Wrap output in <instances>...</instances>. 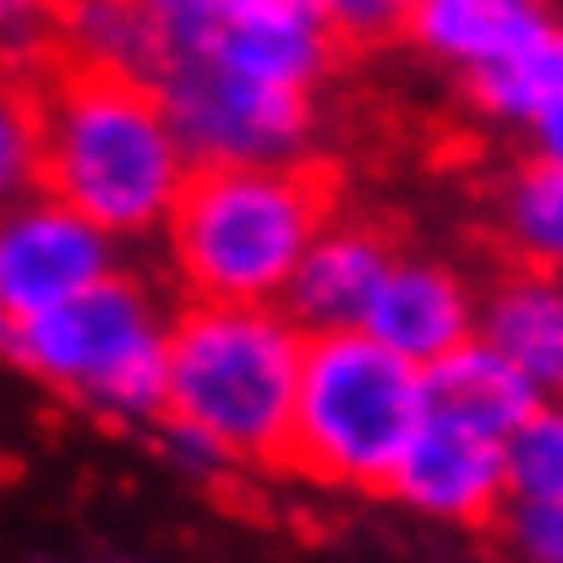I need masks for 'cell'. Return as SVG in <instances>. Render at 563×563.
Segmentation results:
<instances>
[{
    "instance_id": "7c38bea8",
    "label": "cell",
    "mask_w": 563,
    "mask_h": 563,
    "mask_svg": "<svg viewBox=\"0 0 563 563\" xmlns=\"http://www.w3.org/2000/svg\"><path fill=\"white\" fill-rule=\"evenodd\" d=\"M476 340L504 356L520 377H531L548 399L563 383V290L559 274H520L476 301Z\"/></svg>"
},
{
    "instance_id": "d6986e66",
    "label": "cell",
    "mask_w": 563,
    "mask_h": 563,
    "mask_svg": "<svg viewBox=\"0 0 563 563\" xmlns=\"http://www.w3.org/2000/svg\"><path fill=\"white\" fill-rule=\"evenodd\" d=\"M154 449H159L165 465H176V471H187V476H202V482L235 465L202 427H191L181 416H159V421H154Z\"/></svg>"
},
{
    "instance_id": "4fadbf2b",
    "label": "cell",
    "mask_w": 563,
    "mask_h": 563,
    "mask_svg": "<svg viewBox=\"0 0 563 563\" xmlns=\"http://www.w3.org/2000/svg\"><path fill=\"white\" fill-rule=\"evenodd\" d=\"M542 405H548V394L531 377L515 373L504 356H493L482 340H465L443 362L421 367V410L471 421V427H482L493 438H509Z\"/></svg>"
},
{
    "instance_id": "5b68a950",
    "label": "cell",
    "mask_w": 563,
    "mask_h": 563,
    "mask_svg": "<svg viewBox=\"0 0 563 563\" xmlns=\"http://www.w3.org/2000/svg\"><path fill=\"white\" fill-rule=\"evenodd\" d=\"M165 334L170 318L154 290L115 268L60 307L11 323L5 356L110 421L154 427L165 416Z\"/></svg>"
},
{
    "instance_id": "8fae6325",
    "label": "cell",
    "mask_w": 563,
    "mask_h": 563,
    "mask_svg": "<svg viewBox=\"0 0 563 563\" xmlns=\"http://www.w3.org/2000/svg\"><path fill=\"white\" fill-rule=\"evenodd\" d=\"M405 27L427 55L460 66L465 77L559 33L548 0H416Z\"/></svg>"
},
{
    "instance_id": "cb8c5ba5",
    "label": "cell",
    "mask_w": 563,
    "mask_h": 563,
    "mask_svg": "<svg viewBox=\"0 0 563 563\" xmlns=\"http://www.w3.org/2000/svg\"><path fill=\"white\" fill-rule=\"evenodd\" d=\"M5 334H11V323H5V318H0V351H5Z\"/></svg>"
},
{
    "instance_id": "44dd1931",
    "label": "cell",
    "mask_w": 563,
    "mask_h": 563,
    "mask_svg": "<svg viewBox=\"0 0 563 563\" xmlns=\"http://www.w3.org/2000/svg\"><path fill=\"white\" fill-rule=\"evenodd\" d=\"M416 0H323V16L334 27V38H388L405 27Z\"/></svg>"
},
{
    "instance_id": "7a4b0ae2",
    "label": "cell",
    "mask_w": 563,
    "mask_h": 563,
    "mask_svg": "<svg viewBox=\"0 0 563 563\" xmlns=\"http://www.w3.org/2000/svg\"><path fill=\"white\" fill-rule=\"evenodd\" d=\"M301 345L279 307L197 301L165 334V416L202 427L230 460H285Z\"/></svg>"
},
{
    "instance_id": "6da1fadb",
    "label": "cell",
    "mask_w": 563,
    "mask_h": 563,
    "mask_svg": "<svg viewBox=\"0 0 563 563\" xmlns=\"http://www.w3.org/2000/svg\"><path fill=\"white\" fill-rule=\"evenodd\" d=\"M191 159L165 110L132 77L77 66L38 115V187L104 235H148L170 219Z\"/></svg>"
},
{
    "instance_id": "603a6c76",
    "label": "cell",
    "mask_w": 563,
    "mask_h": 563,
    "mask_svg": "<svg viewBox=\"0 0 563 563\" xmlns=\"http://www.w3.org/2000/svg\"><path fill=\"white\" fill-rule=\"evenodd\" d=\"M44 0H0V49L5 55H27L44 38Z\"/></svg>"
},
{
    "instance_id": "ffe728a7",
    "label": "cell",
    "mask_w": 563,
    "mask_h": 563,
    "mask_svg": "<svg viewBox=\"0 0 563 563\" xmlns=\"http://www.w3.org/2000/svg\"><path fill=\"white\" fill-rule=\"evenodd\" d=\"M509 548L526 563H563V504H520L509 498Z\"/></svg>"
},
{
    "instance_id": "277c9868",
    "label": "cell",
    "mask_w": 563,
    "mask_h": 563,
    "mask_svg": "<svg viewBox=\"0 0 563 563\" xmlns=\"http://www.w3.org/2000/svg\"><path fill=\"white\" fill-rule=\"evenodd\" d=\"M421 421V367L388 356L362 329L312 334L290 399L285 460L312 482L388 487Z\"/></svg>"
},
{
    "instance_id": "30bf717a",
    "label": "cell",
    "mask_w": 563,
    "mask_h": 563,
    "mask_svg": "<svg viewBox=\"0 0 563 563\" xmlns=\"http://www.w3.org/2000/svg\"><path fill=\"white\" fill-rule=\"evenodd\" d=\"M394 263V246L367 230V224H323L301 263L290 268L285 290H279V312L312 340V334H345L362 323L373 290L383 285Z\"/></svg>"
},
{
    "instance_id": "5bb4252c",
    "label": "cell",
    "mask_w": 563,
    "mask_h": 563,
    "mask_svg": "<svg viewBox=\"0 0 563 563\" xmlns=\"http://www.w3.org/2000/svg\"><path fill=\"white\" fill-rule=\"evenodd\" d=\"M471 93L493 121L526 132L537 159L563 165V33H548V38L471 71Z\"/></svg>"
},
{
    "instance_id": "8992f818",
    "label": "cell",
    "mask_w": 563,
    "mask_h": 563,
    "mask_svg": "<svg viewBox=\"0 0 563 563\" xmlns=\"http://www.w3.org/2000/svg\"><path fill=\"white\" fill-rule=\"evenodd\" d=\"M148 99L181 137L191 170L208 165H296L312 137V99L252 82L213 55L159 60L143 71Z\"/></svg>"
},
{
    "instance_id": "ac0fdd59",
    "label": "cell",
    "mask_w": 563,
    "mask_h": 563,
    "mask_svg": "<svg viewBox=\"0 0 563 563\" xmlns=\"http://www.w3.org/2000/svg\"><path fill=\"white\" fill-rule=\"evenodd\" d=\"M38 187V121L0 93V208Z\"/></svg>"
},
{
    "instance_id": "2e32d148",
    "label": "cell",
    "mask_w": 563,
    "mask_h": 563,
    "mask_svg": "<svg viewBox=\"0 0 563 563\" xmlns=\"http://www.w3.org/2000/svg\"><path fill=\"white\" fill-rule=\"evenodd\" d=\"M504 498L563 504V410L553 399L504 438Z\"/></svg>"
},
{
    "instance_id": "7402d4cb",
    "label": "cell",
    "mask_w": 563,
    "mask_h": 563,
    "mask_svg": "<svg viewBox=\"0 0 563 563\" xmlns=\"http://www.w3.org/2000/svg\"><path fill=\"white\" fill-rule=\"evenodd\" d=\"M230 16L241 22H279V27H329L323 0H224ZM334 33V27H329Z\"/></svg>"
},
{
    "instance_id": "52a82bcc",
    "label": "cell",
    "mask_w": 563,
    "mask_h": 563,
    "mask_svg": "<svg viewBox=\"0 0 563 563\" xmlns=\"http://www.w3.org/2000/svg\"><path fill=\"white\" fill-rule=\"evenodd\" d=\"M115 274V235L88 224L49 191L0 208V318L22 323Z\"/></svg>"
},
{
    "instance_id": "9a60e30c",
    "label": "cell",
    "mask_w": 563,
    "mask_h": 563,
    "mask_svg": "<svg viewBox=\"0 0 563 563\" xmlns=\"http://www.w3.org/2000/svg\"><path fill=\"white\" fill-rule=\"evenodd\" d=\"M504 235L509 246L553 274L563 257V165L559 159H531L509 176L504 187Z\"/></svg>"
},
{
    "instance_id": "ba28073f",
    "label": "cell",
    "mask_w": 563,
    "mask_h": 563,
    "mask_svg": "<svg viewBox=\"0 0 563 563\" xmlns=\"http://www.w3.org/2000/svg\"><path fill=\"white\" fill-rule=\"evenodd\" d=\"M388 493L410 504L416 515L482 526L504 504V438L471 421L421 410L399 465L388 471Z\"/></svg>"
},
{
    "instance_id": "3957f363",
    "label": "cell",
    "mask_w": 563,
    "mask_h": 563,
    "mask_svg": "<svg viewBox=\"0 0 563 563\" xmlns=\"http://www.w3.org/2000/svg\"><path fill=\"white\" fill-rule=\"evenodd\" d=\"M329 224V197L296 165L191 170L165 230L197 301L274 307L307 241Z\"/></svg>"
},
{
    "instance_id": "e0dca14e",
    "label": "cell",
    "mask_w": 563,
    "mask_h": 563,
    "mask_svg": "<svg viewBox=\"0 0 563 563\" xmlns=\"http://www.w3.org/2000/svg\"><path fill=\"white\" fill-rule=\"evenodd\" d=\"M60 27H66L71 49L82 55V66L137 82V71H143V22H137L132 0H71Z\"/></svg>"
},
{
    "instance_id": "9c48e42d",
    "label": "cell",
    "mask_w": 563,
    "mask_h": 563,
    "mask_svg": "<svg viewBox=\"0 0 563 563\" xmlns=\"http://www.w3.org/2000/svg\"><path fill=\"white\" fill-rule=\"evenodd\" d=\"M356 329L388 356L432 367L465 340H476V296L454 268L432 257H394Z\"/></svg>"
}]
</instances>
